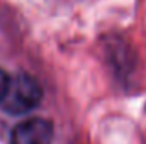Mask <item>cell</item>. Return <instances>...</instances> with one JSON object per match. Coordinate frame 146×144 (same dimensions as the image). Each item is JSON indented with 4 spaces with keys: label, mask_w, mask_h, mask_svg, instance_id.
<instances>
[{
    "label": "cell",
    "mask_w": 146,
    "mask_h": 144,
    "mask_svg": "<svg viewBox=\"0 0 146 144\" xmlns=\"http://www.w3.org/2000/svg\"><path fill=\"white\" fill-rule=\"evenodd\" d=\"M41 98H42V88L36 78H33L27 73H19L10 78L7 95L0 105L9 114L19 115L36 108L41 104Z\"/></svg>",
    "instance_id": "6da1fadb"
},
{
    "label": "cell",
    "mask_w": 146,
    "mask_h": 144,
    "mask_svg": "<svg viewBox=\"0 0 146 144\" xmlns=\"http://www.w3.org/2000/svg\"><path fill=\"white\" fill-rule=\"evenodd\" d=\"M53 124L46 119L34 117L17 124L12 131L10 144H51Z\"/></svg>",
    "instance_id": "7a4b0ae2"
},
{
    "label": "cell",
    "mask_w": 146,
    "mask_h": 144,
    "mask_svg": "<svg viewBox=\"0 0 146 144\" xmlns=\"http://www.w3.org/2000/svg\"><path fill=\"white\" fill-rule=\"evenodd\" d=\"M9 85H10V76L0 68V104H2V100L5 98V95H7Z\"/></svg>",
    "instance_id": "3957f363"
}]
</instances>
